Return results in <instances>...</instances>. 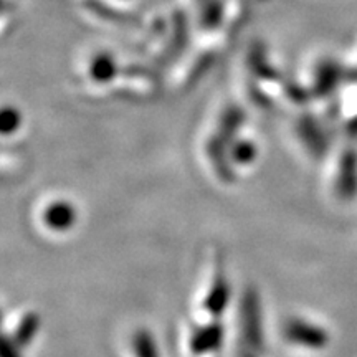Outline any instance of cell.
<instances>
[{
    "label": "cell",
    "instance_id": "cell-1",
    "mask_svg": "<svg viewBox=\"0 0 357 357\" xmlns=\"http://www.w3.org/2000/svg\"><path fill=\"white\" fill-rule=\"evenodd\" d=\"M75 211L70 204L65 202H55L50 204L45 208L43 220L47 223V227H50L52 230L63 231L68 230L75 222Z\"/></svg>",
    "mask_w": 357,
    "mask_h": 357
},
{
    "label": "cell",
    "instance_id": "cell-2",
    "mask_svg": "<svg viewBox=\"0 0 357 357\" xmlns=\"http://www.w3.org/2000/svg\"><path fill=\"white\" fill-rule=\"evenodd\" d=\"M220 342V333L215 328L202 329L192 337L190 346L195 354H204V352H213L218 347Z\"/></svg>",
    "mask_w": 357,
    "mask_h": 357
},
{
    "label": "cell",
    "instance_id": "cell-3",
    "mask_svg": "<svg viewBox=\"0 0 357 357\" xmlns=\"http://www.w3.org/2000/svg\"><path fill=\"white\" fill-rule=\"evenodd\" d=\"M134 351L137 357H158L153 337L147 333H139L134 337Z\"/></svg>",
    "mask_w": 357,
    "mask_h": 357
},
{
    "label": "cell",
    "instance_id": "cell-4",
    "mask_svg": "<svg viewBox=\"0 0 357 357\" xmlns=\"http://www.w3.org/2000/svg\"><path fill=\"white\" fill-rule=\"evenodd\" d=\"M35 324H37V319L35 316H26L24 323L19 326L15 333V344H22V342H26L30 337L35 334Z\"/></svg>",
    "mask_w": 357,
    "mask_h": 357
}]
</instances>
